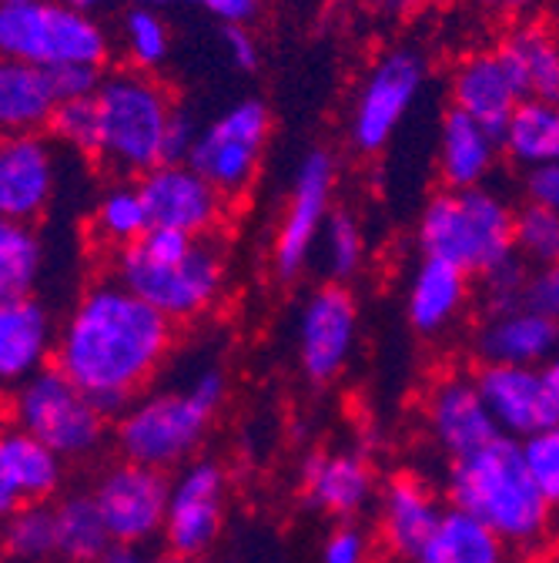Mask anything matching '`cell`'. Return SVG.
<instances>
[{
  "label": "cell",
  "instance_id": "cell-37",
  "mask_svg": "<svg viewBox=\"0 0 559 563\" xmlns=\"http://www.w3.org/2000/svg\"><path fill=\"white\" fill-rule=\"evenodd\" d=\"M516 258L529 268L556 265L559 262V216L549 208L523 201L516 208Z\"/></svg>",
  "mask_w": 559,
  "mask_h": 563
},
{
  "label": "cell",
  "instance_id": "cell-27",
  "mask_svg": "<svg viewBox=\"0 0 559 563\" xmlns=\"http://www.w3.org/2000/svg\"><path fill=\"white\" fill-rule=\"evenodd\" d=\"M523 101L559 104V34L539 21H516L496 44Z\"/></svg>",
  "mask_w": 559,
  "mask_h": 563
},
{
  "label": "cell",
  "instance_id": "cell-51",
  "mask_svg": "<svg viewBox=\"0 0 559 563\" xmlns=\"http://www.w3.org/2000/svg\"><path fill=\"white\" fill-rule=\"evenodd\" d=\"M543 376H546V383H549V389H552V396H556V402H559V345L552 349V356L546 360Z\"/></svg>",
  "mask_w": 559,
  "mask_h": 563
},
{
  "label": "cell",
  "instance_id": "cell-57",
  "mask_svg": "<svg viewBox=\"0 0 559 563\" xmlns=\"http://www.w3.org/2000/svg\"><path fill=\"white\" fill-rule=\"evenodd\" d=\"M0 563H11V560H8V556H4V550H0Z\"/></svg>",
  "mask_w": 559,
  "mask_h": 563
},
{
  "label": "cell",
  "instance_id": "cell-25",
  "mask_svg": "<svg viewBox=\"0 0 559 563\" xmlns=\"http://www.w3.org/2000/svg\"><path fill=\"white\" fill-rule=\"evenodd\" d=\"M469 278L462 268L439 262V258H423L418 255L409 286H405V319L412 332L439 339L452 332L469 306Z\"/></svg>",
  "mask_w": 559,
  "mask_h": 563
},
{
  "label": "cell",
  "instance_id": "cell-30",
  "mask_svg": "<svg viewBox=\"0 0 559 563\" xmlns=\"http://www.w3.org/2000/svg\"><path fill=\"white\" fill-rule=\"evenodd\" d=\"M503 152L523 172L539 165H559V104L523 101L503 131Z\"/></svg>",
  "mask_w": 559,
  "mask_h": 563
},
{
  "label": "cell",
  "instance_id": "cell-2",
  "mask_svg": "<svg viewBox=\"0 0 559 563\" xmlns=\"http://www.w3.org/2000/svg\"><path fill=\"white\" fill-rule=\"evenodd\" d=\"M446 500L493 527L513 550L536 553L556 533L552 504L536 486L523 443L496 437L479 453L456 460L446 473Z\"/></svg>",
  "mask_w": 559,
  "mask_h": 563
},
{
  "label": "cell",
  "instance_id": "cell-14",
  "mask_svg": "<svg viewBox=\"0 0 559 563\" xmlns=\"http://www.w3.org/2000/svg\"><path fill=\"white\" fill-rule=\"evenodd\" d=\"M228 504V473L219 460H191L171 476L165 543L171 553L198 560L215 547Z\"/></svg>",
  "mask_w": 559,
  "mask_h": 563
},
{
  "label": "cell",
  "instance_id": "cell-36",
  "mask_svg": "<svg viewBox=\"0 0 559 563\" xmlns=\"http://www.w3.org/2000/svg\"><path fill=\"white\" fill-rule=\"evenodd\" d=\"M121 51L127 67L145 70V75H158L171 54V31L165 18L155 8L134 4L121 18Z\"/></svg>",
  "mask_w": 559,
  "mask_h": 563
},
{
  "label": "cell",
  "instance_id": "cell-53",
  "mask_svg": "<svg viewBox=\"0 0 559 563\" xmlns=\"http://www.w3.org/2000/svg\"><path fill=\"white\" fill-rule=\"evenodd\" d=\"M148 563H191L188 556H178V553H155V556H148Z\"/></svg>",
  "mask_w": 559,
  "mask_h": 563
},
{
  "label": "cell",
  "instance_id": "cell-31",
  "mask_svg": "<svg viewBox=\"0 0 559 563\" xmlns=\"http://www.w3.org/2000/svg\"><path fill=\"white\" fill-rule=\"evenodd\" d=\"M54 517L64 563H98L101 553L114 543L94 493H67L54 504Z\"/></svg>",
  "mask_w": 559,
  "mask_h": 563
},
{
  "label": "cell",
  "instance_id": "cell-19",
  "mask_svg": "<svg viewBox=\"0 0 559 563\" xmlns=\"http://www.w3.org/2000/svg\"><path fill=\"white\" fill-rule=\"evenodd\" d=\"M57 325L34 296L0 299V393H14L54 363Z\"/></svg>",
  "mask_w": 559,
  "mask_h": 563
},
{
  "label": "cell",
  "instance_id": "cell-32",
  "mask_svg": "<svg viewBox=\"0 0 559 563\" xmlns=\"http://www.w3.org/2000/svg\"><path fill=\"white\" fill-rule=\"evenodd\" d=\"M44 272V245L34 225L0 219V299L34 296Z\"/></svg>",
  "mask_w": 559,
  "mask_h": 563
},
{
  "label": "cell",
  "instance_id": "cell-35",
  "mask_svg": "<svg viewBox=\"0 0 559 563\" xmlns=\"http://www.w3.org/2000/svg\"><path fill=\"white\" fill-rule=\"evenodd\" d=\"M322 272L328 275V282H342L348 286L366 265V229L359 222L356 211L348 208H335L325 229H322V239H318V252H315Z\"/></svg>",
  "mask_w": 559,
  "mask_h": 563
},
{
  "label": "cell",
  "instance_id": "cell-6",
  "mask_svg": "<svg viewBox=\"0 0 559 563\" xmlns=\"http://www.w3.org/2000/svg\"><path fill=\"white\" fill-rule=\"evenodd\" d=\"M94 101L101 111V165L127 178L165 165V134L178 104L158 75L134 67L111 70Z\"/></svg>",
  "mask_w": 559,
  "mask_h": 563
},
{
  "label": "cell",
  "instance_id": "cell-1",
  "mask_svg": "<svg viewBox=\"0 0 559 563\" xmlns=\"http://www.w3.org/2000/svg\"><path fill=\"white\" fill-rule=\"evenodd\" d=\"M175 345V322L137 299L118 278L88 286L57 329L54 366L94 406L118 419L161 373Z\"/></svg>",
  "mask_w": 559,
  "mask_h": 563
},
{
  "label": "cell",
  "instance_id": "cell-50",
  "mask_svg": "<svg viewBox=\"0 0 559 563\" xmlns=\"http://www.w3.org/2000/svg\"><path fill=\"white\" fill-rule=\"evenodd\" d=\"M533 4H536V0H479V8L489 11V14H496V18H519Z\"/></svg>",
  "mask_w": 559,
  "mask_h": 563
},
{
  "label": "cell",
  "instance_id": "cell-39",
  "mask_svg": "<svg viewBox=\"0 0 559 563\" xmlns=\"http://www.w3.org/2000/svg\"><path fill=\"white\" fill-rule=\"evenodd\" d=\"M523 456L543 497L552 504V510H559V419L536 437L523 440Z\"/></svg>",
  "mask_w": 559,
  "mask_h": 563
},
{
  "label": "cell",
  "instance_id": "cell-9",
  "mask_svg": "<svg viewBox=\"0 0 559 563\" xmlns=\"http://www.w3.org/2000/svg\"><path fill=\"white\" fill-rule=\"evenodd\" d=\"M429 85V60L418 47L399 44L382 51L362 75L353 104H348L345 134L356 155L376 158L382 155L405 118L412 114L415 101L423 98Z\"/></svg>",
  "mask_w": 559,
  "mask_h": 563
},
{
  "label": "cell",
  "instance_id": "cell-18",
  "mask_svg": "<svg viewBox=\"0 0 559 563\" xmlns=\"http://www.w3.org/2000/svg\"><path fill=\"white\" fill-rule=\"evenodd\" d=\"M57 158L44 134L0 137V219L34 225L54 201Z\"/></svg>",
  "mask_w": 559,
  "mask_h": 563
},
{
  "label": "cell",
  "instance_id": "cell-3",
  "mask_svg": "<svg viewBox=\"0 0 559 563\" xmlns=\"http://www.w3.org/2000/svg\"><path fill=\"white\" fill-rule=\"evenodd\" d=\"M114 278L178 325L219 306L228 286V262L215 239L148 229L114 255Z\"/></svg>",
  "mask_w": 559,
  "mask_h": 563
},
{
  "label": "cell",
  "instance_id": "cell-56",
  "mask_svg": "<svg viewBox=\"0 0 559 563\" xmlns=\"http://www.w3.org/2000/svg\"><path fill=\"white\" fill-rule=\"evenodd\" d=\"M0 4H27V0H0Z\"/></svg>",
  "mask_w": 559,
  "mask_h": 563
},
{
  "label": "cell",
  "instance_id": "cell-15",
  "mask_svg": "<svg viewBox=\"0 0 559 563\" xmlns=\"http://www.w3.org/2000/svg\"><path fill=\"white\" fill-rule=\"evenodd\" d=\"M152 229H171L191 239H212L228 219V198L188 162L158 165L137 178Z\"/></svg>",
  "mask_w": 559,
  "mask_h": 563
},
{
  "label": "cell",
  "instance_id": "cell-24",
  "mask_svg": "<svg viewBox=\"0 0 559 563\" xmlns=\"http://www.w3.org/2000/svg\"><path fill=\"white\" fill-rule=\"evenodd\" d=\"M503 155V137L489 131L476 118L459 108H449L439 121V148H436V172L439 185L452 191L485 188L493 178Z\"/></svg>",
  "mask_w": 559,
  "mask_h": 563
},
{
  "label": "cell",
  "instance_id": "cell-4",
  "mask_svg": "<svg viewBox=\"0 0 559 563\" xmlns=\"http://www.w3.org/2000/svg\"><path fill=\"white\" fill-rule=\"evenodd\" d=\"M228 396L222 366L204 363L185 383L137 396L111 427L121 460L181 470L204 443Z\"/></svg>",
  "mask_w": 559,
  "mask_h": 563
},
{
  "label": "cell",
  "instance_id": "cell-49",
  "mask_svg": "<svg viewBox=\"0 0 559 563\" xmlns=\"http://www.w3.org/2000/svg\"><path fill=\"white\" fill-rule=\"evenodd\" d=\"M98 563H148V553H145V547H134V543H111L104 553H101V560Z\"/></svg>",
  "mask_w": 559,
  "mask_h": 563
},
{
  "label": "cell",
  "instance_id": "cell-33",
  "mask_svg": "<svg viewBox=\"0 0 559 563\" xmlns=\"http://www.w3.org/2000/svg\"><path fill=\"white\" fill-rule=\"evenodd\" d=\"M148 229H152V219H148L142 191H137V181L134 185L121 181V185L108 188L91 211V232H94L98 245L111 249L114 255L121 249L134 245Z\"/></svg>",
  "mask_w": 559,
  "mask_h": 563
},
{
  "label": "cell",
  "instance_id": "cell-26",
  "mask_svg": "<svg viewBox=\"0 0 559 563\" xmlns=\"http://www.w3.org/2000/svg\"><path fill=\"white\" fill-rule=\"evenodd\" d=\"M446 507L436 489L412 473L392 476L379 493V530L392 553L415 560L439 527Z\"/></svg>",
  "mask_w": 559,
  "mask_h": 563
},
{
  "label": "cell",
  "instance_id": "cell-13",
  "mask_svg": "<svg viewBox=\"0 0 559 563\" xmlns=\"http://www.w3.org/2000/svg\"><path fill=\"white\" fill-rule=\"evenodd\" d=\"M94 500L111 540L145 547L165 533L171 476L165 470L118 460L94 479Z\"/></svg>",
  "mask_w": 559,
  "mask_h": 563
},
{
  "label": "cell",
  "instance_id": "cell-48",
  "mask_svg": "<svg viewBox=\"0 0 559 563\" xmlns=\"http://www.w3.org/2000/svg\"><path fill=\"white\" fill-rule=\"evenodd\" d=\"M359 11H366L369 18H379V21H402L409 18L423 0H353Z\"/></svg>",
  "mask_w": 559,
  "mask_h": 563
},
{
  "label": "cell",
  "instance_id": "cell-52",
  "mask_svg": "<svg viewBox=\"0 0 559 563\" xmlns=\"http://www.w3.org/2000/svg\"><path fill=\"white\" fill-rule=\"evenodd\" d=\"M60 4L78 8V11H85V14H98L101 8H108V4H111V0H60Z\"/></svg>",
  "mask_w": 559,
  "mask_h": 563
},
{
  "label": "cell",
  "instance_id": "cell-47",
  "mask_svg": "<svg viewBox=\"0 0 559 563\" xmlns=\"http://www.w3.org/2000/svg\"><path fill=\"white\" fill-rule=\"evenodd\" d=\"M194 8L212 14L222 27L225 24H251L261 11V0H191Z\"/></svg>",
  "mask_w": 559,
  "mask_h": 563
},
{
  "label": "cell",
  "instance_id": "cell-5",
  "mask_svg": "<svg viewBox=\"0 0 559 563\" xmlns=\"http://www.w3.org/2000/svg\"><path fill=\"white\" fill-rule=\"evenodd\" d=\"M516 208L493 188L452 191L439 188L426 198L415 222V249L466 275H485L516 255Z\"/></svg>",
  "mask_w": 559,
  "mask_h": 563
},
{
  "label": "cell",
  "instance_id": "cell-54",
  "mask_svg": "<svg viewBox=\"0 0 559 563\" xmlns=\"http://www.w3.org/2000/svg\"><path fill=\"white\" fill-rule=\"evenodd\" d=\"M134 4H142V8H168V4H178V0H134Z\"/></svg>",
  "mask_w": 559,
  "mask_h": 563
},
{
  "label": "cell",
  "instance_id": "cell-44",
  "mask_svg": "<svg viewBox=\"0 0 559 563\" xmlns=\"http://www.w3.org/2000/svg\"><path fill=\"white\" fill-rule=\"evenodd\" d=\"M222 47H225L228 64L235 70H242V75H255V70L261 67V44L248 31V24H225L222 27Z\"/></svg>",
  "mask_w": 559,
  "mask_h": 563
},
{
  "label": "cell",
  "instance_id": "cell-34",
  "mask_svg": "<svg viewBox=\"0 0 559 563\" xmlns=\"http://www.w3.org/2000/svg\"><path fill=\"white\" fill-rule=\"evenodd\" d=\"M0 550H4L11 563L60 560L54 504H27L24 510H18L14 517L0 523Z\"/></svg>",
  "mask_w": 559,
  "mask_h": 563
},
{
  "label": "cell",
  "instance_id": "cell-55",
  "mask_svg": "<svg viewBox=\"0 0 559 563\" xmlns=\"http://www.w3.org/2000/svg\"><path fill=\"white\" fill-rule=\"evenodd\" d=\"M4 419H8V406H4V399H0V430H4Z\"/></svg>",
  "mask_w": 559,
  "mask_h": 563
},
{
  "label": "cell",
  "instance_id": "cell-45",
  "mask_svg": "<svg viewBox=\"0 0 559 563\" xmlns=\"http://www.w3.org/2000/svg\"><path fill=\"white\" fill-rule=\"evenodd\" d=\"M198 118L185 108H175L171 121H168V134H165V165H175V162H188L191 158V148L198 141Z\"/></svg>",
  "mask_w": 559,
  "mask_h": 563
},
{
  "label": "cell",
  "instance_id": "cell-12",
  "mask_svg": "<svg viewBox=\"0 0 559 563\" xmlns=\"http://www.w3.org/2000/svg\"><path fill=\"white\" fill-rule=\"evenodd\" d=\"M359 345V302L342 282L309 292L295 322V356L309 383L328 386L353 366Z\"/></svg>",
  "mask_w": 559,
  "mask_h": 563
},
{
  "label": "cell",
  "instance_id": "cell-21",
  "mask_svg": "<svg viewBox=\"0 0 559 563\" xmlns=\"http://www.w3.org/2000/svg\"><path fill=\"white\" fill-rule=\"evenodd\" d=\"M64 460L18 427L0 430V523L27 504H51L64 486Z\"/></svg>",
  "mask_w": 559,
  "mask_h": 563
},
{
  "label": "cell",
  "instance_id": "cell-42",
  "mask_svg": "<svg viewBox=\"0 0 559 563\" xmlns=\"http://www.w3.org/2000/svg\"><path fill=\"white\" fill-rule=\"evenodd\" d=\"M51 85L57 101H78V98H94L101 81H104V70L101 67H88V64H67V67H54L47 70Z\"/></svg>",
  "mask_w": 559,
  "mask_h": 563
},
{
  "label": "cell",
  "instance_id": "cell-10",
  "mask_svg": "<svg viewBox=\"0 0 559 563\" xmlns=\"http://www.w3.org/2000/svg\"><path fill=\"white\" fill-rule=\"evenodd\" d=\"M335 185H338V162L328 148H309L299 158L292 175L282 219L275 225L271 239V275L278 282H299L309 265L315 262L322 229L335 211Z\"/></svg>",
  "mask_w": 559,
  "mask_h": 563
},
{
  "label": "cell",
  "instance_id": "cell-8",
  "mask_svg": "<svg viewBox=\"0 0 559 563\" xmlns=\"http://www.w3.org/2000/svg\"><path fill=\"white\" fill-rule=\"evenodd\" d=\"M0 57H14L41 70L67 64L104 70L111 57V37L94 14L67 8L60 0L0 4Z\"/></svg>",
  "mask_w": 559,
  "mask_h": 563
},
{
  "label": "cell",
  "instance_id": "cell-23",
  "mask_svg": "<svg viewBox=\"0 0 559 563\" xmlns=\"http://www.w3.org/2000/svg\"><path fill=\"white\" fill-rule=\"evenodd\" d=\"M302 489L315 510L356 520L376 500V473L359 450H328L305 460Z\"/></svg>",
  "mask_w": 559,
  "mask_h": 563
},
{
  "label": "cell",
  "instance_id": "cell-43",
  "mask_svg": "<svg viewBox=\"0 0 559 563\" xmlns=\"http://www.w3.org/2000/svg\"><path fill=\"white\" fill-rule=\"evenodd\" d=\"M523 306L546 316V319H552L559 325V262L543 265V268H529Z\"/></svg>",
  "mask_w": 559,
  "mask_h": 563
},
{
  "label": "cell",
  "instance_id": "cell-58",
  "mask_svg": "<svg viewBox=\"0 0 559 563\" xmlns=\"http://www.w3.org/2000/svg\"><path fill=\"white\" fill-rule=\"evenodd\" d=\"M60 563H64V560H60Z\"/></svg>",
  "mask_w": 559,
  "mask_h": 563
},
{
  "label": "cell",
  "instance_id": "cell-22",
  "mask_svg": "<svg viewBox=\"0 0 559 563\" xmlns=\"http://www.w3.org/2000/svg\"><path fill=\"white\" fill-rule=\"evenodd\" d=\"M559 345V325L526 306L485 312L472 335V352L482 366H546Z\"/></svg>",
  "mask_w": 559,
  "mask_h": 563
},
{
  "label": "cell",
  "instance_id": "cell-7",
  "mask_svg": "<svg viewBox=\"0 0 559 563\" xmlns=\"http://www.w3.org/2000/svg\"><path fill=\"white\" fill-rule=\"evenodd\" d=\"M8 419L11 427L54 450L64 463L94 456L111 430V419L94 406V399L54 363L11 393Z\"/></svg>",
  "mask_w": 559,
  "mask_h": 563
},
{
  "label": "cell",
  "instance_id": "cell-41",
  "mask_svg": "<svg viewBox=\"0 0 559 563\" xmlns=\"http://www.w3.org/2000/svg\"><path fill=\"white\" fill-rule=\"evenodd\" d=\"M369 553L372 540L353 520H342L338 527H332L322 543V563H369Z\"/></svg>",
  "mask_w": 559,
  "mask_h": 563
},
{
  "label": "cell",
  "instance_id": "cell-29",
  "mask_svg": "<svg viewBox=\"0 0 559 563\" xmlns=\"http://www.w3.org/2000/svg\"><path fill=\"white\" fill-rule=\"evenodd\" d=\"M510 553L513 547L489 523L459 507H446L415 563H510Z\"/></svg>",
  "mask_w": 559,
  "mask_h": 563
},
{
  "label": "cell",
  "instance_id": "cell-38",
  "mask_svg": "<svg viewBox=\"0 0 559 563\" xmlns=\"http://www.w3.org/2000/svg\"><path fill=\"white\" fill-rule=\"evenodd\" d=\"M47 131L54 141H60V145H67L71 152L85 158H101V111L94 98L57 104Z\"/></svg>",
  "mask_w": 559,
  "mask_h": 563
},
{
  "label": "cell",
  "instance_id": "cell-11",
  "mask_svg": "<svg viewBox=\"0 0 559 563\" xmlns=\"http://www.w3.org/2000/svg\"><path fill=\"white\" fill-rule=\"evenodd\" d=\"M271 137V108L261 98H242L219 118L201 124L188 165L212 181L228 201L242 198L261 168Z\"/></svg>",
  "mask_w": 559,
  "mask_h": 563
},
{
  "label": "cell",
  "instance_id": "cell-16",
  "mask_svg": "<svg viewBox=\"0 0 559 563\" xmlns=\"http://www.w3.org/2000/svg\"><path fill=\"white\" fill-rule=\"evenodd\" d=\"M476 386L506 440L523 443L559 419V402L539 366H479Z\"/></svg>",
  "mask_w": 559,
  "mask_h": 563
},
{
  "label": "cell",
  "instance_id": "cell-17",
  "mask_svg": "<svg viewBox=\"0 0 559 563\" xmlns=\"http://www.w3.org/2000/svg\"><path fill=\"white\" fill-rule=\"evenodd\" d=\"M426 430L433 443L439 446L443 456L466 460L489 446L500 430L493 416H489L482 393L476 386V376L466 373H449L436 379L426 393Z\"/></svg>",
  "mask_w": 559,
  "mask_h": 563
},
{
  "label": "cell",
  "instance_id": "cell-28",
  "mask_svg": "<svg viewBox=\"0 0 559 563\" xmlns=\"http://www.w3.org/2000/svg\"><path fill=\"white\" fill-rule=\"evenodd\" d=\"M57 104L47 70L0 57V137L47 131Z\"/></svg>",
  "mask_w": 559,
  "mask_h": 563
},
{
  "label": "cell",
  "instance_id": "cell-20",
  "mask_svg": "<svg viewBox=\"0 0 559 563\" xmlns=\"http://www.w3.org/2000/svg\"><path fill=\"white\" fill-rule=\"evenodd\" d=\"M449 108L466 111L489 131H496L503 137L510 118L523 104V95L510 75V67L503 64L496 47H479L469 51L466 57L456 60L449 75Z\"/></svg>",
  "mask_w": 559,
  "mask_h": 563
},
{
  "label": "cell",
  "instance_id": "cell-46",
  "mask_svg": "<svg viewBox=\"0 0 559 563\" xmlns=\"http://www.w3.org/2000/svg\"><path fill=\"white\" fill-rule=\"evenodd\" d=\"M523 195L533 205L549 208L552 216H559V165H539L523 172Z\"/></svg>",
  "mask_w": 559,
  "mask_h": 563
},
{
  "label": "cell",
  "instance_id": "cell-40",
  "mask_svg": "<svg viewBox=\"0 0 559 563\" xmlns=\"http://www.w3.org/2000/svg\"><path fill=\"white\" fill-rule=\"evenodd\" d=\"M482 282V309L485 312H506V309H519L526 299V282H529V265H523L516 255L503 265H496L493 272L479 275Z\"/></svg>",
  "mask_w": 559,
  "mask_h": 563
}]
</instances>
